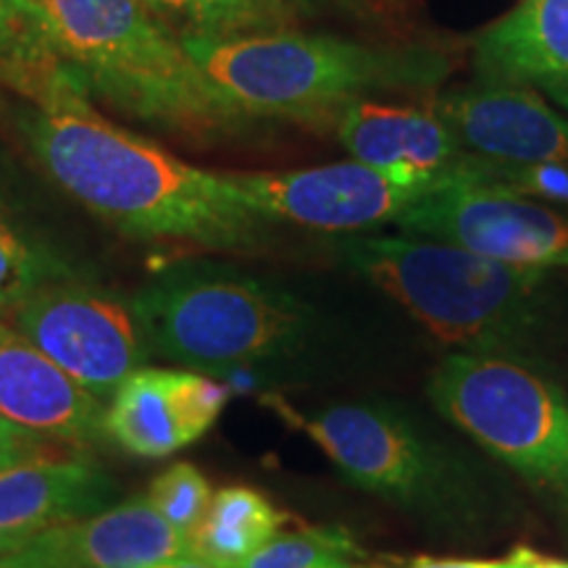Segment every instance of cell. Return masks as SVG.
I'll use <instances>...</instances> for the list:
<instances>
[{"label": "cell", "instance_id": "obj_1", "mask_svg": "<svg viewBox=\"0 0 568 568\" xmlns=\"http://www.w3.org/2000/svg\"><path fill=\"white\" fill-rule=\"evenodd\" d=\"M24 134L63 193L134 240H180L216 251H253L266 222L234 201L226 176L176 159L109 122L71 84L24 116Z\"/></svg>", "mask_w": 568, "mask_h": 568}, {"label": "cell", "instance_id": "obj_2", "mask_svg": "<svg viewBox=\"0 0 568 568\" xmlns=\"http://www.w3.org/2000/svg\"><path fill=\"white\" fill-rule=\"evenodd\" d=\"M287 416L347 481L395 506L426 535L489 542L521 521L514 474L435 408L361 397Z\"/></svg>", "mask_w": 568, "mask_h": 568}, {"label": "cell", "instance_id": "obj_3", "mask_svg": "<svg viewBox=\"0 0 568 568\" xmlns=\"http://www.w3.org/2000/svg\"><path fill=\"white\" fill-rule=\"evenodd\" d=\"M345 261L453 353L506 361L568 382V276L466 247L366 234L339 243Z\"/></svg>", "mask_w": 568, "mask_h": 568}, {"label": "cell", "instance_id": "obj_4", "mask_svg": "<svg viewBox=\"0 0 568 568\" xmlns=\"http://www.w3.org/2000/svg\"><path fill=\"white\" fill-rule=\"evenodd\" d=\"M184 51L230 113L276 119H337L382 92H432L456 59L432 45H368L297 30L237 38H182Z\"/></svg>", "mask_w": 568, "mask_h": 568}, {"label": "cell", "instance_id": "obj_5", "mask_svg": "<svg viewBox=\"0 0 568 568\" xmlns=\"http://www.w3.org/2000/svg\"><path fill=\"white\" fill-rule=\"evenodd\" d=\"M148 353L201 374L297 372L318 345L314 305L226 264H180L130 297Z\"/></svg>", "mask_w": 568, "mask_h": 568}, {"label": "cell", "instance_id": "obj_6", "mask_svg": "<svg viewBox=\"0 0 568 568\" xmlns=\"http://www.w3.org/2000/svg\"><path fill=\"white\" fill-rule=\"evenodd\" d=\"M51 51L84 90L163 130L211 138L230 113L182 40L140 0H24Z\"/></svg>", "mask_w": 568, "mask_h": 568}, {"label": "cell", "instance_id": "obj_7", "mask_svg": "<svg viewBox=\"0 0 568 568\" xmlns=\"http://www.w3.org/2000/svg\"><path fill=\"white\" fill-rule=\"evenodd\" d=\"M426 397L514 474L568 542V389L506 361L450 353Z\"/></svg>", "mask_w": 568, "mask_h": 568}, {"label": "cell", "instance_id": "obj_8", "mask_svg": "<svg viewBox=\"0 0 568 568\" xmlns=\"http://www.w3.org/2000/svg\"><path fill=\"white\" fill-rule=\"evenodd\" d=\"M11 324L103 406L151 358L130 301L77 280L42 287L13 311Z\"/></svg>", "mask_w": 568, "mask_h": 568}, {"label": "cell", "instance_id": "obj_9", "mask_svg": "<svg viewBox=\"0 0 568 568\" xmlns=\"http://www.w3.org/2000/svg\"><path fill=\"white\" fill-rule=\"evenodd\" d=\"M234 201L261 222L295 224L318 232H368L397 224L432 190L397 182L358 161L301 172L224 174Z\"/></svg>", "mask_w": 568, "mask_h": 568}, {"label": "cell", "instance_id": "obj_10", "mask_svg": "<svg viewBox=\"0 0 568 568\" xmlns=\"http://www.w3.org/2000/svg\"><path fill=\"white\" fill-rule=\"evenodd\" d=\"M395 226L508 264L568 272V211L531 197L447 184L410 205Z\"/></svg>", "mask_w": 568, "mask_h": 568}, {"label": "cell", "instance_id": "obj_11", "mask_svg": "<svg viewBox=\"0 0 568 568\" xmlns=\"http://www.w3.org/2000/svg\"><path fill=\"white\" fill-rule=\"evenodd\" d=\"M230 387L190 368L142 366L105 403V437L138 458H166L211 429Z\"/></svg>", "mask_w": 568, "mask_h": 568}, {"label": "cell", "instance_id": "obj_12", "mask_svg": "<svg viewBox=\"0 0 568 568\" xmlns=\"http://www.w3.org/2000/svg\"><path fill=\"white\" fill-rule=\"evenodd\" d=\"M435 109L466 153L568 169V119L527 84L477 82L447 92Z\"/></svg>", "mask_w": 568, "mask_h": 568}, {"label": "cell", "instance_id": "obj_13", "mask_svg": "<svg viewBox=\"0 0 568 568\" xmlns=\"http://www.w3.org/2000/svg\"><path fill=\"white\" fill-rule=\"evenodd\" d=\"M30 568H151L187 556V537L145 495L34 535L21 548Z\"/></svg>", "mask_w": 568, "mask_h": 568}, {"label": "cell", "instance_id": "obj_14", "mask_svg": "<svg viewBox=\"0 0 568 568\" xmlns=\"http://www.w3.org/2000/svg\"><path fill=\"white\" fill-rule=\"evenodd\" d=\"M0 418L48 443L90 445L105 437V406L55 366L17 326L0 318Z\"/></svg>", "mask_w": 568, "mask_h": 568}, {"label": "cell", "instance_id": "obj_15", "mask_svg": "<svg viewBox=\"0 0 568 568\" xmlns=\"http://www.w3.org/2000/svg\"><path fill=\"white\" fill-rule=\"evenodd\" d=\"M337 138L353 161L416 187H443L464 153L435 105H387L372 98L351 103L335 119Z\"/></svg>", "mask_w": 568, "mask_h": 568}, {"label": "cell", "instance_id": "obj_16", "mask_svg": "<svg viewBox=\"0 0 568 568\" xmlns=\"http://www.w3.org/2000/svg\"><path fill=\"white\" fill-rule=\"evenodd\" d=\"M116 481L84 458H34L0 471V535L34 537L109 508Z\"/></svg>", "mask_w": 568, "mask_h": 568}, {"label": "cell", "instance_id": "obj_17", "mask_svg": "<svg viewBox=\"0 0 568 568\" xmlns=\"http://www.w3.org/2000/svg\"><path fill=\"white\" fill-rule=\"evenodd\" d=\"M479 82H568V0H524L474 42Z\"/></svg>", "mask_w": 568, "mask_h": 568}, {"label": "cell", "instance_id": "obj_18", "mask_svg": "<svg viewBox=\"0 0 568 568\" xmlns=\"http://www.w3.org/2000/svg\"><path fill=\"white\" fill-rule=\"evenodd\" d=\"M287 521L264 495L251 487H224L211 497L195 529L187 535V556L222 568H240L264 548Z\"/></svg>", "mask_w": 568, "mask_h": 568}, {"label": "cell", "instance_id": "obj_19", "mask_svg": "<svg viewBox=\"0 0 568 568\" xmlns=\"http://www.w3.org/2000/svg\"><path fill=\"white\" fill-rule=\"evenodd\" d=\"M176 38H237L293 30L297 13L287 0H140Z\"/></svg>", "mask_w": 568, "mask_h": 568}, {"label": "cell", "instance_id": "obj_20", "mask_svg": "<svg viewBox=\"0 0 568 568\" xmlns=\"http://www.w3.org/2000/svg\"><path fill=\"white\" fill-rule=\"evenodd\" d=\"M0 69L34 103L82 84L51 51L24 0H0Z\"/></svg>", "mask_w": 568, "mask_h": 568}, {"label": "cell", "instance_id": "obj_21", "mask_svg": "<svg viewBox=\"0 0 568 568\" xmlns=\"http://www.w3.org/2000/svg\"><path fill=\"white\" fill-rule=\"evenodd\" d=\"M63 280H74V274L59 255L0 213V314H13L42 287Z\"/></svg>", "mask_w": 568, "mask_h": 568}, {"label": "cell", "instance_id": "obj_22", "mask_svg": "<svg viewBox=\"0 0 568 568\" xmlns=\"http://www.w3.org/2000/svg\"><path fill=\"white\" fill-rule=\"evenodd\" d=\"M358 545L337 527L290 531L268 539L240 568H355Z\"/></svg>", "mask_w": 568, "mask_h": 568}, {"label": "cell", "instance_id": "obj_23", "mask_svg": "<svg viewBox=\"0 0 568 568\" xmlns=\"http://www.w3.org/2000/svg\"><path fill=\"white\" fill-rule=\"evenodd\" d=\"M145 497L163 521L187 537L209 510L213 493L201 468L193 464H174L153 479Z\"/></svg>", "mask_w": 568, "mask_h": 568}, {"label": "cell", "instance_id": "obj_24", "mask_svg": "<svg viewBox=\"0 0 568 568\" xmlns=\"http://www.w3.org/2000/svg\"><path fill=\"white\" fill-rule=\"evenodd\" d=\"M48 456H59L55 443H48V439H42L38 435H32V432L0 418V471L17 464H27V460Z\"/></svg>", "mask_w": 568, "mask_h": 568}, {"label": "cell", "instance_id": "obj_25", "mask_svg": "<svg viewBox=\"0 0 568 568\" xmlns=\"http://www.w3.org/2000/svg\"><path fill=\"white\" fill-rule=\"evenodd\" d=\"M355 568H518L514 552L500 560H468V558H422L406 566H355Z\"/></svg>", "mask_w": 568, "mask_h": 568}, {"label": "cell", "instance_id": "obj_26", "mask_svg": "<svg viewBox=\"0 0 568 568\" xmlns=\"http://www.w3.org/2000/svg\"><path fill=\"white\" fill-rule=\"evenodd\" d=\"M287 3L301 17H316V13L324 11H351L364 17V13L372 11V3H379V0H287Z\"/></svg>", "mask_w": 568, "mask_h": 568}, {"label": "cell", "instance_id": "obj_27", "mask_svg": "<svg viewBox=\"0 0 568 568\" xmlns=\"http://www.w3.org/2000/svg\"><path fill=\"white\" fill-rule=\"evenodd\" d=\"M514 556L518 560V568H568V560L539 556V552L529 548H518L514 550Z\"/></svg>", "mask_w": 568, "mask_h": 568}, {"label": "cell", "instance_id": "obj_28", "mask_svg": "<svg viewBox=\"0 0 568 568\" xmlns=\"http://www.w3.org/2000/svg\"><path fill=\"white\" fill-rule=\"evenodd\" d=\"M539 90H542L545 95H550L560 109L568 111V82H545L539 84Z\"/></svg>", "mask_w": 568, "mask_h": 568}, {"label": "cell", "instance_id": "obj_29", "mask_svg": "<svg viewBox=\"0 0 568 568\" xmlns=\"http://www.w3.org/2000/svg\"><path fill=\"white\" fill-rule=\"evenodd\" d=\"M151 568H222V566H213L205 564V560H197L193 556H182V558H172V560H163V564H155Z\"/></svg>", "mask_w": 568, "mask_h": 568}, {"label": "cell", "instance_id": "obj_30", "mask_svg": "<svg viewBox=\"0 0 568 568\" xmlns=\"http://www.w3.org/2000/svg\"><path fill=\"white\" fill-rule=\"evenodd\" d=\"M32 537H21V535H0V556H9V552L24 548Z\"/></svg>", "mask_w": 568, "mask_h": 568}, {"label": "cell", "instance_id": "obj_31", "mask_svg": "<svg viewBox=\"0 0 568 568\" xmlns=\"http://www.w3.org/2000/svg\"><path fill=\"white\" fill-rule=\"evenodd\" d=\"M0 568H30L27 566L24 556H21V548L9 552V556H0Z\"/></svg>", "mask_w": 568, "mask_h": 568}, {"label": "cell", "instance_id": "obj_32", "mask_svg": "<svg viewBox=\"0 0 568 568\" xmlns=\"http://www.w3.org/2000/svg\"><path fill=\"white\" fill-rule=\"evenodd\" d=\"M0 84H11V88H17V84H13V80H11L9 74H6L3 69H0Z\"/></svg>", "mask_w": 568, "mask_h": 568}]
</instances>
